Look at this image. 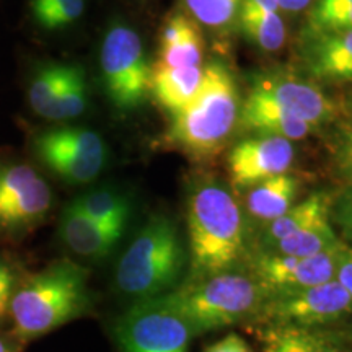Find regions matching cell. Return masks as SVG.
Listing matches in <instances>:
<instances>
[{"instance_id":"obj_36","label":"cell","mask_w":352,"mask_h":352,"mask_svg":"<svg viewBox=\"0 0 352 352\" xmlns=\"http://www.w3.org/2000/svg\"><path fill=\"white\" fill-rule=\"evenodd\" d=\"M57 0H32V15L33 20L36 21V25L41 21L46 13L56 6Z\"/></svg>"},{"instance_id":"obj_9","label":"cell","mask_w":352,"mask_h":352,"mask_svg":"<svg viewBox=\"0 0 352 352\" xmlns=\"http://www.w3.org/2000/svg\"><path fill=\"white\" fill-rule=\"evenodd\" d=\"M121 352H188L192 333L165 297L132 302L114 323Z\"/></svg>"},{"instance_id":"obj_28","label":"cell","mask_w":352,"mask_h":352,"mask_svg":"<svg viewBox=\"0 0 352 352\" xmlns=\"http://www.w3.org/2000/svg\"><path fill=\"white\" fill-rule=\"evenodd\" d=\"M197 23L210 30H226L239 16L241 0H184Z\"/></svg>"},{"instance_id":"obj_16","label":"cell","mask_w":352,"mask_h":352,"mask_svg":"<svg viewBox=\"0 0 352 352\" xmlns=\"http://www.w3.org/2000/svg\"><path fill=\"white\" fill-rule=\"evenodd\" d=\"M333 201V192L316 191L298 204H294L287 212L254 233L252 236V253L266 250L276 241L297 232L331 222Z\"/></svg>"},{"instance_id":"obj_4","label":"cell","mask_w":352,"mask_h":352,"mask_svg":"<svg viewBox=\"0 0 352 352\" xmlns=\"http://www.w3.org/2000/svg\"><path fill=\"white\" fill-rule=\"evenodd\" d=\"M188 248L178 226L164 214L152 215L121 254L114 287L132 302L166 296L186 279Z\"/></svg>"},{"instance_id":"obj_34","label":"cell","mask_w":352,"mask_h":352,"mask_svg":"<svg viewBox=\"0 0 352 352\" xmlns=\"http://www.w3.org/2000/svg\"><path fill=\"white\" fill-rule=\"evenodd\" d=\"M204 352H252V349H250L248 342L243 338L235 333H230L220 341L206 347Z\"/></svg>"},{"instance_id":"obj_14","label":"cell","mask_w":352,"mask_h":352,"mask_svg":"<svg viewBox=\"0 0 352 352\" xmlns=\"http://www.w3.org/2000/svg\"><path fill=\"white\" fill-rule=\"evenodd\" d=\"M303 67L323 82H352V30L334 33H303Z\"/></svg>"},{"instance_id":"obj_7","label":"cell","mask_w":352,"mask_h":352,"mask_svg":"<svg viewBox=\"0 0 352 352\" xmlns=\"http://www.w3.org/2000/svg\"><path fill=\"white\" fill-rule=\"evenodd\" d=\"M352 315V298L340 280L267 294L250 327L331 328Z\"/></svg>"},{"instance_id":"obj_25","label":"cell","mask_w":352,"mask_h":352,"mask_svg":"<svg viewBox=\"0 0 352 352\" xmlns=\"http://www.w3.org/2000/svg\"><path fill=\"white\" fill-rule=\"evenodd\" d=\"M67 64L50 63L39 65L28 87L30 107L39 118L50 120L52 108L63 87Z\"/></svg>"},{"instance_id":"obj_22","label":"cell","mask_w":352,"mask_h":352,"mask_svg":"<svg viewBox=\"0 0 352 352\" xmlns=\"http://www.w3.org/2000/svg\"><path fill=\"white\" fill-rule=\"evenodd\" d=\"M83 214L98 222L118 239L124 235L131 219V201L120 189L113 186H100L87 191L72 201Z\"/></svg>"},{"instance_id":"obj_37","label":"cell","mask_w":352,"mask_h":352,"mask_svg":"<svg viewBox=\"0 0 352 352\" xmlns=\"http://www.w3.org/2000/svg\"><path fill=\"white\" fill-rule=\"evenodd\" d=\"M314 0H279V7L287 12H300L307 8Z\"/></svg>"},{"instance_id":"obj_24","label":"cell","mask_w":352,"mask_h":352,"mask_svg":"<svg viewBox=\"0 0 352 352\" xmlns=\"http://www.w3.org/2000/svg\"><path fill=\"white\" fill-rule=\"evenodd\" d=\"M239 26L243 36L263 51L276 52L285 43V26L277 12L240 10Z\"/></svg>"},{"instance_id":"obj_32","label":"cell","mask_w":352,"mask_h":352,"mask_svg":"<svg viewBox=\"0 0 352 352\" xmlns=\"http://www.w3.org/2000/svg\"><path fill=\"white\" fill-rule=\"evenodd\" d=\"M19 284L20 279L15 267L3 258H0V323L6 321L10 315L12 297Z\"/></svg>"},{"instance_id":"obj_21","label":"cell","mask_w":352,"mask_h":352,"mask_svg":"<svg viewBox=\"0 0 352 352\" xmlns=\"http://www.w3.org/2000/svg\"><path fill=\"white\" fill-rule=\"evenodd\" d=\"M201 65L168 67L157 63L151 74V94L168 114L182 111L192 103L202 85Z\"/></svg>"},{"instance_id":"obj_12","label":"cell","mask_w":352,"mask_h":352,"mask_svg":"<svg viewBox=\"0 0 352 352\" xmlns=\"http://www.w3.org/2000/svg\"><path fill=\"white\" fill-rule=\"evenodd\" d=\"M340 243L308 258L253 252L246 261V270L256 277L267 294L314 287L336 279V253Z\"/></svg>"},{"instance_id":"obj_23","label":"cell","mask_w":352,"mask_h":352,"mask_svg":"<svg viewBox=\"0 0 352 352\" xmlns=\"http://www.w3.org/2000/svg\"><path fill=\"white\" fill-rule=\"evenodd\" d=\"M340 241L341 239L338 236V232L334 230L333 223L328 222L323 223V226L307 228V230L285 236V239L276 241L274 245L267 246L266 250H261V252L285 254V256L308 258L334 248Z\"/></svg>"},{"instance_id":"obj_6","label":"cell","mask_w":352,"mask_h":352,"mask_svg":"<svg viewBox=\"0 0 352 352\" xmlns=\"http://www.w3.org/2000/svg\"><path fill=\"white\" fill-rule=\"evenodd\" d=\"M100 70L104 94L118 111L138 109L151 94L152 67L139 33L116 21L104 33L100 47Z\"/></svg>"},{"instance_id":"obj_33","label":"cell","mask_w":352,"mask_h":352,"mask_svg":"<svg viewBox=\"0 0 352 352\" xmlns=\"http://www.w3.org/2000/svg\"><path fill=\"white\" fill-rule=\"evenodd\" d=\"M336 280L347 290L352 298V246L341 241L336 253Z\"/></svg>"},{"instance_id":"obj_18","label":"cell","mask_w":352,"mask_h":352,"mask_svg":"<svg viewBox=\"0 0 352 352\" xmlns=\"http://www.w3.org/2000/svg\"><path fill=\"white\" fill-rule=\"evenodd\" d=\"M59 236L70 252L90 261L108 258L121 240L83 214L74 202L65 206L60 214Z\"/></svg>"},{"instance_id":"obj_8","label":"cell","mask_w":352,"mask_h":352,"mask_svg":"<svg viewBox=\"0 0 352 352\" xmlns=\"http://www.w3.org/2000/svg\"><path fill=\"white\" fill-rule=\"evenodd\" d=\"M32 147L38 160L69 184L95 182L108 160L103 138L82 126H63L39 132Z\"/></svg>"},{"instance_id":"obj_1","label":"cell","mask_w":352,"mask_h":352,"mask_svg":"<svg viewBox=\"0 0 352 352\" xmlns=\"http://www.w3.org/2000/svg\"><path fill=\"white\" fill-rule=\"evenodd\" d=\"M186 279L246 270L252 241L240 202L215 176H197L188 192Z\"/></svg>"},{"instance_id":"obj_31","label":"cell","mask_w":352,"mask_h":352,"mask_svg":"<svg viewBox=\"0 0 352 352\" xmlns=\"http://www.w3.org/2000/svg\"><path fill=\"white\" fill-rule=\"evenodd\" d=\"M331 222L340 228V239L352 246V186H346L334 196Z\"/></svg>"},{"instance_id":"obj_15","label":"cell","mask_w":352,"mask_h":352,"mask_svg":"<svg viewBox=\"0 0 352 352\" xmlns=\"http://www.w3.org/2000/svg\"><path fill=\"white\" fill-rule=\"evenodd\" d=\"M298 192L300 182L289 173L277 175L243 191V204L240 206L248 226L250 241L258 230L287 212L296 204Z\"/></svg>"},{"instance_id":"obj_19","label":"cell","mask_w":352,"mask_h":352,"mask_svg":"<svg viewBox=\"0 0 352 352\" xmlns=\"http://www.w3.org/2000/svg\"><path fill=\"white\" fill-rule=\"evenodd\" d=\"M204 41L199 25L184 13H173L166 19L160 33V60L168 67L201 65Z\"/></svg>"},{"instance_id":"obj_17","label":"cell","mask_w":352,"mask_h":352,"mask_svg":"<svg viewBox=\"0 0 352 352\" xmlns=\"http://www.w3.org/2000/svg\"><path fill=\"white\" fill-rule=\"evenodd\" d=\"M263 352H352L346 333L333 328H256Z\"/></svg>"},{"instance_id":"obj_29","label":"cell","mask_w":352,"mask_h":352,"mask_svg":"<svg viewBox=\"0 0 352 352\" xmlns=\"http://www.w3.org/2000/svg\"><path fill=\"white\" fill-rule=\"evenodd\" d=\"M334 171L347 186H352V127L342 124L333 139Z\"/></svg>"},{"instance_id":"obj_10","label":"cell","mask_w":352,"mask_h":352,"mask_svg":"<svg viewBox=\"0 0 352 352\" xmlns=\"http://www.w3.org/2000/svg\"><path fill=\"white\" fill-rule=\"evenodd\" d=\"M51 209L50 184L32 165H0V233L23 236L41 226Z\"/></svg>"},{"instance_id":"obj_38","label":"cell","mask_w":352,"mask_h":352,"mask_svg":"<svg viewBox=\"0 0 352 352\" xmlns=\"http://www.w3.org/2000/svg\"><path fill=\"white\" fill-rule=\"evenodd\" d=\"M21 344L13 338L0 336V352H20Z\"/></svg>"},{"instance_id":"obj_11","label":"cell","mask_w":352,"mask_h":352,"mask_svg":"<svg viewBox=\"0 0 352 352\" xmlns=\"http://www.w3.org/2000/svg\"><path fill=\"white\" fill-rule=\"evenodd\" d=\"M250 96L274 104L315 129L331 122L340 108L311 82L289 72H266L254 78Z\"/></svg>"},{"instance_id":"obj_27","label":"cell","mask_w":352,"mask_h":352,"mask_svg":"<svg viewBox=\"0 0 352 352\" xmlns=\"http://www.w3.org/2000/svg\"><path fill=\"white\" fill-rule=\"evenodd\" d=\"M352 30V0H316L308 13L305 33Z\"/></svg>"},{"instance_id":"obj_13","label":"cell","mask_w":352,"mask_h":352,"mask_svg":"<svg viewBox=\"0 0 352 352\" xmlns=\"http://www.w3.org/2000/svg\"><path fill=\"white\" fill-rule=\"evenodd\" d=\"M296 160L292 140L277 135H253L233 145L228 153V178L235 195L254 184L284 175Z\"/></svg>"},{"instance_id":"obj_2","label":"cell","mask_w":352,"mask_h":352,"mask_svg":"<svg viewBox=\"0 0 352 352\" xmlns=\"http://www.w3.org/2000/svg\"><path fill=\"white\" fill-rule=\"evenodd\" d=\"M202 72L199 94L182 111L170 114L158 142L196 162L210 160L227 147L240 116L239 87L227 65L210 60Z\"/></svg>"},{"instance_id":"obj_26","label":"cell","mask_w":352,"mask_h":352,"mask_svg":"<svg viewBox=\"0 0 352 352\" xmlns=\"http://www.w3.org/2000/svg\"><path fill=\"white\" fill-rule=\"evenodd\" d=\"M88 107V85L85 70L80 65L67 64L63 87L52 108L50 121L64 122L82 116Z\"/></svg>"},{"instance_id":"obj_3","label":"cell","mask_w":352,"mask_h":352,"mask_svg":"<svg viewBox=\"0 0 352 352\" xmlns=\"http://www.w3.org/2000/svg\"><path fill=\"white\" fill-rule=\"evenodd\" d=\"M88 270L70 259H57L25 280L12 297V338L20 344L64 327L90 310Z\"/></svg>"},{"instance_id":"obj_40","label":"cell","mask_w":352,"mask_h":352,"mask_svg":"<svg viewBox=\"0 0 352 352\" xmlns=\"http://www.w3.org/2000/svg\"><path fill=\"white\" fill-rule=\"evenodd\" d=\"M346 334H347V336H349V338H351V341H352V328L349 329V331H346Z\"/></svg>"},{"instance_id":"obj_20","label":"cell","mask_w":352,"mask_h":352,"mask_svg":"<svg viewBox=\"0 0 352 352\" xmlns=\"http://www.w3.org/2000/svg\"><path fill=\"white\" fill-rule=\"evenodd\" d=\"M239 126L245 132H254L256 135H277L287 140L305 139L315 131V127L298 120L294 114L250 95L240 109Z\"/></svg>"},{"instance_id":"obj_39","label":"cell","mask_w":352,"mask_h":352,"mask_svg":"<svg viewBox=\"0 0 352 352\" xmlns=\"http://www.w3.org/2000/svg\"><path fill=\"white\" fill-rule=\"evenodd\" d=\"M346 114H347V126L352 127V100H349L346 103Z\"/></svg>"},{"instance_id":"obj_30","label":"cell","mask_w":352,"mask_h":352,"mask_svg":"<svg viewBox=\"0 0 352 352\" xmlns=\"http://www.w3.org/2000/svg\"><path fill=\"white\" fill-rule=\"evenodd\" d=\"M85 10V0H57L56 6L46 13L38 26L44 30H64L80 19Z\"/></svg>"},{"instance_id":"obj_35","label":"cell","mask_w":352,"mask_h":352,"mask_svg":"<svg viewBox=\"0 0 352 352\" xmlns=\"http://www.w3.org/2000/svg\"><path fill=\"white\" fill-rule=\"evenodd\" d=\"M279 0H241L240 10L250 12H277Z\"/></svg>"},{"instance_id":"obj_5","label":"cell","mask_w":352,"mask_h":352,"mask_svg":"<svg viewBox=\"0 0 352 352\" xmlns=\"http://www.w3.org/2000/svg\"><path fill=\"white\" fill-rule=\"evenodd\" d=\"M164 297L196 338L233 324H248L266 300L267 290L248 270H236L184 279Z\"/></svg>"}]
</instances>
